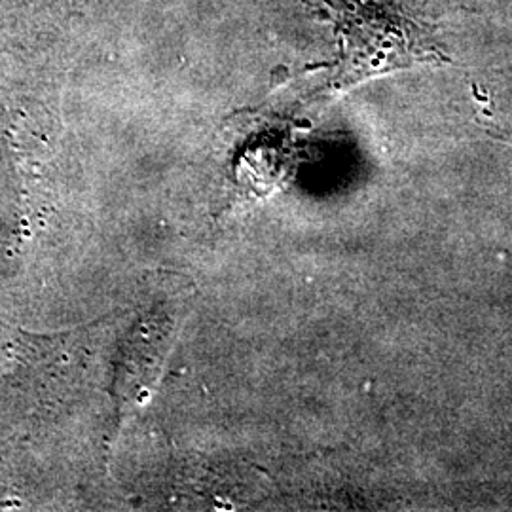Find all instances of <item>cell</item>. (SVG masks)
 Instances as JSON below:
<instances>
[{"instance_id": "1", "label": "cell", "mask_w": 512, "mask_h": 512, "mask_svg": "<svg viewBox=\"0 0 512 512\" xmlns=\"http://www.w3.org/2000/svg\"><path fill=\"white\" fill-rule=\"evenodd\" d=\"M340 44L329 90L344 92L385 74L448 65L435 25L391 0H317Z\"/></svg>"}, {"instance_id": "2", "label": "cell", "mask_w": 512, "mask_h": 512, "mask_svg": "<svg viewBox=\"0 0 512 512\" xmlns=\"http://www.w3.org/2000/svg\"><path fill=\"white\" fill-rule=\"evenodd\" d=\"M490 135L497 139V141H501V143H507V145H511L512 147V133H505L503 129H494V131H490Z\"/></svg>"}]
</instances>
